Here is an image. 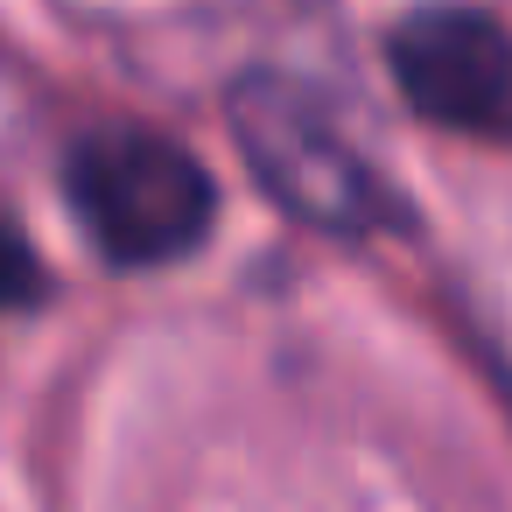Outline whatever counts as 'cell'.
<instances>
[{"instance_id":"1","label":"cell","mask_w":512,"mask_h":512,"mask_svg":"<svg viewBox=\"0 0 512 512\" xmlns=\"http://www.w3.org/2000/svg\"><path fill=\"white\" fill-rule=\"evenodd\" d=\"M225 120H232V141H239L253 183L288 218L337 232V239H365L400 218L393 183L351 148V134L330 120V106L309 85H295L281 71H246L225 92Z\"/></svg>"},{"instance_id":"2","label":"cell","mask_w":512,"mask_h":512,"mask_svg":"<svg viewBox=\"0 0 512 512\" xmlns=\"http://www.w3.org/2000/svg\"><path fill=\"white\" fill-rule=\"evenodd\" d=\"M71 211L85 239L113 267H162L204 246L218 218V190L204 162L183 141H162L148 127H99L64 162Z\"/></svg>"},{"instance_id":"3","label":"cell","mask_w":512,"mask_h":512,"mask_svg":"<svg viewBox=\"0 0 512 512\" xmlns=\"http://www.w3.org/2000/svg\"><path fill=\"white\" fill-rule=\"evenodd\" d=\"M393 85L421 120L512 134V36L477 8H414L386 36Z\"/></svg>"},{"instance_id":"4","label":"cell","mask_w":512,"mask_h":512,"mask_svg":"<svg viewBox=\"0 0 512 512\" xmlns=\"http://www.w3.org/2000/svg\"><path fill=\"white\" fill-rule=\"evenodd\" d=\"M43 295V267L29 253V232L0 211V309H29Z\"/></svg>"}]
</instances>
